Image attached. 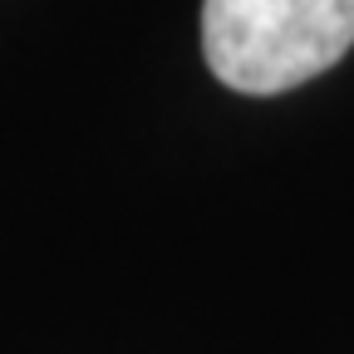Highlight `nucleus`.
Returning a JSON list of instances; mask_svg holds the SVG:
<instances>
[{
	"label": "nucleus",
	"instance_id": "1",
	"mask_svg": "<svg viewBox=\"0 0 354 354\" xmlns=\"http://www.w3.org/2000/svg\"><path fill=\"white\" fill-rule=\"evenodd\" d=\"M354 44V0H202L207 69L236 94H286Z\"/></svg>",
	"mask_w": 354,
	"mask_h": 354
}]
</instances>
